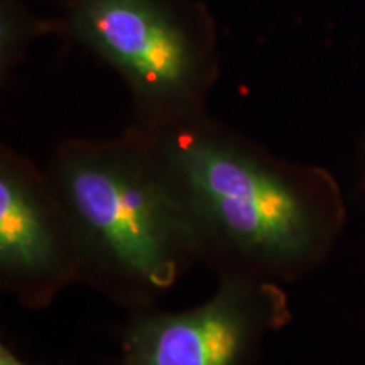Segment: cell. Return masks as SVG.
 <instances>
[{
    "instance_id": "6da1fadb",
    "label": "cell",
    "mask_w": 365,
    "mask_h": 365,
    "mask_svg": "<svg viewBox=\"0 0 365 365\" xmlns=\"http://www.w3.org/2000/svg\"><path fill=\"white\" fill-rule=\"evenodd\" d=\"M143 130L198 262L218 281L284 284L331 257L346 203L325 168L276 156L210 112Z\"/></svg>"
},
{
    "instance_id": "7a4b0ae2",
    "label": "cell",
    "mask_w": 365,
    "mask_h": 365,
    "mask_svg": "<svg viewBox=\"0 0 365 365\" xmlns=\"http://www.w3.org/2000/svg\"><path fill=\"white\" fill-rule=\"evenodd\" d=\"M70 220L81 282L127 312L156 307L198 264L148 134L63 140L46 166Z\"/></svg>"
},
{
    "instance_id": "3957f363",
    "label": "cell",
    "mask_w": 365,
    "mask_h": 365,
    "mask_svg": "<svg viewBox=\"0 0 365 365\" xmlns=\"http://www.w3.org/2000/svg\"><path fill=\"white\" fill-rule=\"evenodd\" d=\"M58 19L59 36L124 81L130 124L158 129L208 113L220 48L202 0H66Z\"/></svg>"
},
{
    "instance_id": "277c9868",
    "label": "cell",
    "mask_w": 365,
    "mask_h": 365,
    "mask_svg": "<svg viewBox=\"0 0 365 365\" xmlns=\"http://www.w3.org/2000/svg\"><path fill=\"white\" fill-rule=\"evenodd\" d=\"M129 314L122 365H250L293 318L279 282L254 279H220L212 298L185 312Z\"/></svg>"
},
{
    "instance_id": "5b68a950",
    "label": "cell",
    "mask_w": 365,
    "mask_h": 365,
    "mask_svg": "<svg viewBox=\"0 0 365 365\" xmlns=\"http://www.w3.org/2000/svg\"><path fill=\"white\" fill-rule=\"evenodd\" d=\"M81 282L70 220L46 168L0 148V286L21 307L43 309Z\"/></svg>"
},
{
    "instance_id": "8992f818",
    "label": "cell",
    "mask_w": 365,
    "mask_h": 365,
    "mask_svg": "<svg viewBox=\"0 0 365 365\" xmlns=\"http://www.w3.org/2000/svg\"><path fill=\"white\" fill-rule=\"evenodd\" d=\"M59 36L58 17L36 14L26 0H0V81L7 85L26 61L33 44Z\"/></svg>"
},
{
    "instance_id": "52a82bcc",
    "label": "cell",
    "mask_w": 365,
    "mask_h": 365,
    "mask_svg": "<svg viewBox=\"0 0 365 365\" xmlns=\"http://www.w3.org/2000/svg\"><path fill=\"white\" fill-rule=\"evenodd\" d=\"M357 171H359V185L365 190V129L359 140V153H357Z\"/></svg>"
},
{
    "instance_id": "ba28073f",
    "label": "cell",
    "mask_w": 365,
    "mask_h": 365,
    "mask_svg": "<svg viewBox=\"0 0 365 365\" xmlns=\"http://www.w3.org/2000/svg\"><path fill=\"white\" fill-rule=\"evenodd\" d=\"M0 365H27L24 360L17 357L6 344L0 345Z\"/></svg>"
}]
</instances>
